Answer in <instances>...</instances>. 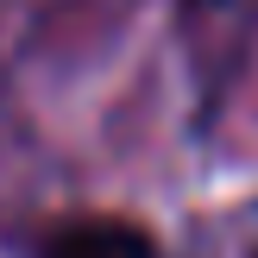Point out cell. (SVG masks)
Here are the masks:
<instances>
[{"instance_id": "cell-1", "label": "cell", "mask_w": 258, "mask_h": 258, "mask_svg": "<svg viewBox=\"0 0 258 258\" xmlns=\"http://www.w3.org/2000/svg\"><path fill=\"white\" fill-rule=\"evenodd\" d=\"M38 258H158L139 221H70L38 246Z\"/></svg>"}]
</instances>
